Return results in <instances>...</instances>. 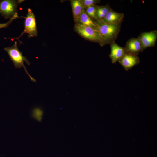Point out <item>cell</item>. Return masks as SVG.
<instances>
[{
	"label": "cell",
	"mask_w": 157,
	"mask_h": 157,
	"mask_svg": "<svg viewBox=\"0 0 157 157\" xmlns=\"http://www.w3.org/2000/svg\"><path fill=\"white\" fill-rule=\"evenodd\" d=\"M118 62L126 71L131 69L140 63V59L137 56L125 53Z\"/></svg>",
	"instance_id": "ba28073f"
},
{
	"label": "cell",
	"mask_w": 157,
	"mask_h": 157,
	"mask_svg": "<svg viewBox=\"0 0 157 157\" xmlns=\"http://www.w3.org/2000/svg\"><path fill=\"white\" fill-rule=\"evenodd\" d=\"M74 29L76 32L83 37L100 44L101 37L99 32L97 30L79 23L75 24Z\"/></svg>",
	"instance_id": "277c9868"
},
{
	"label": "cell",
	"mask_w": 157,
	"mask_h": 157,
	"mask_svg": "<svg viewBox=\"0 0 157 157\" xmlns=\"http://www.w3.org/2000/svg\"><path fill=\"white\" fill-rule=\"evenodd\" d=\"M138 37L143 51L147 47L155 45L157 38V31L153 30L149 32H143Z\"/></svg>",
	"instance_id": "8992f818"
},
{
	"label": "cell",
	"mask_w": 157,
	"mask_h": 157,
	"mask_svg": "<svg viewBox=\"0 0 157 157\" xmlns=\"http://www.w3.org/2000/svg\"><path fill=\"white\" fill-rule=\"evenodd\" d=\"M4 49L8 54L15 67L17 68L23 67L31 81L33 82H36V80L29 74L24 65V62L28 65H30V62L26 57L23 56L22 52L18 49L17 42H15L12 46L5 47Z\"/></svg>",
	"instance_id": "7a4b0ae2"
},
{
	"label": "cell",
	"mask_w": 157,
	"mask_h": 157,
	"mask_svg": "<svg viewBox=\"0 0 157 157\" xmlns=\"http://www.w3.org/2000/svg\"><path fill=\"white\" fill-rule=\"evenodd\" d=\"M19 4L18 0H0V14L5 19L12 18L18 13L17 8Z\"/></svg>",
	"instance_id": "5b68a950"
},
{
	"label": "cell",
	"mask_w": 157,
	"mask_h": 157,
	"mask_svg": "<svg viewBox=\"0 0 157 157\" xmlns=\"http://www.w3.org/2000/svg\"><path fill=\"white\" fill-rule=\"evenodd\" d=\"M78 23L89 26L96 29V22H94L92 19L87 14L85 9L82 11Z\"/></svg>",
	"instance_id": "7c38bea8"
},
{
	"label": "cell",
	"mask_w": 157,
	"mask_h": 157,
	"mask_svg": "<svg viewBox=\"0 0 157 157\" xmlns=\"http://www.w3.org/2000/svg\"><path fill=\"white\" fill-rule=\"evenodd\" d=\"M70 1L74 21L78 23L82 12L85 9L80 0H71Z\"/></svg>",
	"instance_id": "8fae6325"
},
{
	"label": "cell",
	"mask_w": 157,
	"mask_h": 157,
	"mask_svg": "<svg viewBox=\"0 0 157 157\" xmlns=\"http://www.w3.org/2000/svg\"><path fill=\"white\" fill-rule=\"evenodd\" d=\"M24 21V28L23 31L18 37L11 38L18 40L20 43L19 38L22 36L24 33L28 34L29 38L36 37L38 35L36 19L35 15L30 8L28 9V12Z\"/></svg>",
	"instance_id": "3957f363"
},
{
	"label": "cell",
	"mask_w": 157,
	"mask_h": 157,
	"mask_svg": "<svg viewBox=\"0 0 157 157\" xmlns=\"http://www.w3.org/2000/svg\"><path fill=\"white\" fill-rule=\"evenodd\" d=\"M126 53L137 56L143 50L138 37L131 38L129 39L124 47Z\"/></svg>",
	"instance_id": "52a82bcc"
},
{
	"label": "cell",
	"mask_w": 157,
	"mask_h": 157,
	"mask_svg": "<svg viewBox=\"0 0 157 157\" xmlns=\"http://www.w3.org/2000/svg\"><path fill=\"white\" fill-rule=\"evenodd\" d=\"M85 9L93 5H96L99 3L100 0H80Z\"/></svg>",
	"instance_id": "2e32d148"
},
{
	"label": "cell",
	"mask_w": 157,
	"mask_h": 157,
	"mask_svg": "<svg viewBox=\"0 0 157 157\" xmlns=\"http://www.w3.org/2000/svg\"><path fill=\"white\" fill-rule=\"evenodd\" d=\"M124 17V14L114 11L113 10L107 13L101 21L108 23H116L122 22Z\"/></svg>",
	"instance_id": "30bf717a"
},
{
	"label": "cell",
	"mask_w": 157,
	"mask_h": 157,
	"mask_svg": "<svg viewBox=\"0 0 157 157\" xmlns=\"http://www.w3.org/2000/svg\"><path fill=\"white\" fill-rule=\"evenodd\" d=\"M43 112L40 108L36 107L34 108L32 112V116L36 121L40 122L42 120L43 116Z\"/></svg>",
	"instance_id": "5bb4252c"
},
{
	"label": "cell",
	"mask_w": 157,
	"mask_h": 157,
	"mask_svg": "<svg viewBox=\"0 0 157 157\" xmlns=\"http://www.w3.org/2000/svg\"><path fill=\"white\" fill-rule=\"evenodd\" d=\"M96 22V29L101 37L100 45L110 44L115 41L120 31L122 22L116 23H108L101 21Z\"/></svg>",
	"instance_id": "6da1fadb"
},
{
	"label": "cell",
	"mask_w": 157,
	"mask_h": 157,
	"mask_svg": "<svg viewBox=\"0 0 157 157\" xmlns=\"http://www.w3.org/2000/svg\"><path fill=\"white\" fill-rule=\"evenodd\" d=\"M98 6L94 5L89 6L85 9L87 14L91 18L96 20V11Z\"/></svg>",
	"instance_id": "9a60e30c"
},
{
	"label": "cell",
	"mask_w": 157,
	"mask_h": 157,
	"mask_svg": "<svg viewBox=\"0 0 157 157\" xmlns=\"http://www.w3.org/2000/svg\"><path fill=\"white\" fill-rule=\"evenodd\" d=\"M112 10L108 4L103 6H98L96 9V14L97 21H102L108 12Z\"/></svg>",
	"instance_id": "4fadbf2b"
},
{
	"label": "cell",
	"mask_w": 157,
	"mask_h": 157,
	"mask_svg": "<svg viewBox=\"0 0 157 157\" xmlns=\"http://www.w3.org/2000/svg\"><path fill=\"white\" fill-rule=\"evenodd\" d=\"M13 20V19H10L9 21L6 23H0V29L3 28H6L7 27Z\"/></svg>",
	"instance_id": "e0dca14e"
},
{
	"label": "cell",
	"mask_w": 157,
	"mask_h": 157,
	"mask_svg": "<svg viewBox=\"0 0 157 157\" xmlns=\"http://www.w3.org/2000/svg\"><path fill=\"white\" fill-rule=\"evenodd\" d=\"M110 44L111 47V52L109 56L111 59L112 63H115L118 62L126 53L124 47L119 46L115 41Z\"/></svg>",
	"instance_id": "9c48e42d"
}]
</instances>
